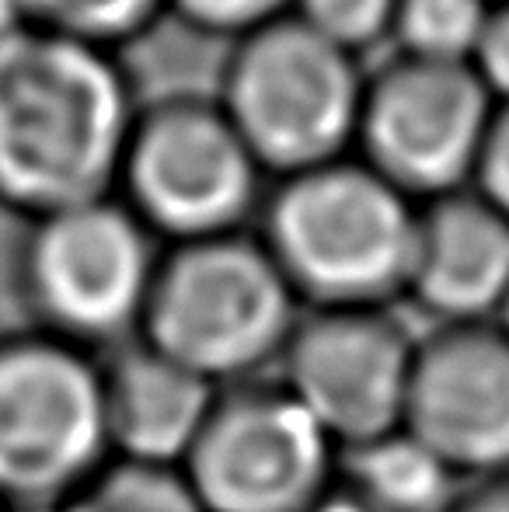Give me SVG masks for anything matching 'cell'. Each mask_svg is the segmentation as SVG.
Here are the masks:
<instances>
[{
  "instance_id": "cell-1",
  "label": "cell",
  "mask_w": 509,
  "mask_h": 512,
  "mask_svg": "<svg viewBox=\"0 0 509 512\" xmlns=\"http://www.w3.org/2000/svg\"><path fill=\"white\" fill-rule=\"evenodd\" d=\"M136 108L112 49L21 25L0 46V203L39 220L116 196Z\"/></svg>"
},
{
  "instance_id": "cell-2",
  "label": "cell",
  "mask_w": 509,
  "mask_h": 512,
  "mask_svg": "<svg viewBox=\"0 0 509 512\" xmlns=\"http://www.w3.org/2000/svg\"><path fill=\"white\" fill-rule=\"evenodd\" d=\"M262 216L258 237L304 310L405 297L419 203L356 154L283 175Z\"/></svg>"
},
{
  "instance_id": "cell-3",
  "label": "cell",
  "mask_w": 509,
  "mask_h": 512,
  "mask_svg": "<svg viewBox=\"0 0 509 512\" xmlns=\"http://www.w3.org/2000/svg\"><path fill=\"white\" fill-rule=\"evenodd\" d=\"M304 304L258 234H217L161 251L140 342L217 387L279 366Z\"/></svg>"
},
{
  "instance_id": "cell-4",
  "label": "cell",
  "mask_w": 509,
  "mask_h": 512,
  "mask_svg": "<svg viewBox=\"0 0 509 512\" xmlns=\"http://www.w3.org/2000/svg\"><path fill=\"white\" fill-rule=\"evenodd\" d=\"M109 457L102 356L42 328L0 335V509L60 512Z\"/></svg>"
},
{
  "instance_id": "cell-5",
  "label": "cell",
  "mask_w": 509,
  "mask_h": 512,
  "mask_svg": "<svg viewBox=\"0 0 509 512\" xmlns=\"http://www.w3.org/2000/svg\"><path fill=\"white\" fill-rule=\"evenodd\" d=\"M360 56L283 14L241 35L217 102L276 178L353 154L363 105Z\"/></svg>"
},
{
  "instance_id": "cell-6",
  "label": "cell",
  "mask_w": 509,
  "mask_h": 512,
  "mask_svg": "<svg viewBox=\"0 0 509 512\" xmlns=\"http://www.w3.org/2000/svg\"><path fill=\"white\" fill-rule=\"evenodd\" d=\"M161 251L154 230L119 196L32 220L21 251L32 328L98 356L140 338Z\"/></svg>"
},
{
  "instance_id": "cell-7",
  "label": "cell",
  "mask_w": 509,
  "mask_h": 512,
  "mask_svg": "<svg viewBox=\"0 0 509 512\" xmlns=\"http://www.w3.org/2000/svg\"><path fill=\"white\" fill-rule=\"evenodd\" d=\"M262 175L224 105L182 95L136 108L116 196L157 241H199L241 230Z\"/></svg>"
},
{
  "instance_id": "cell-8",
  "label": "cell",
  "mask_w": 509,
  "mask_h": 512,
  "mask_svg": "<svg viewBox=\"0 0 509 512\" xmlns=\"http://www.w3.org/2000/svg\"><path fill=\"white\" fill-rule=\"evenodd\" d=\"M342 450L283 380L220 387L182 474L203 512H311L339 485Z\"/></svg>"
},
{
  "instance_id": "cell-9",
  "label": "cell",
  "mask_w": 509,
  "mask_h": 512,
  "mask_svg": "<svg viewBox=\"0 0 509 512\" xmlns=\"http://www.w3.org/2000/svg\"><path fill=\"white\" fill-rule=\"evenodd\" d=\"M496 98L471 63L398 53L363 84L353 154L415 203L471 189Z\"/></svg>"
},
{
  "instance_id": "cell-10",
  "label": "cell",
  "mask_w": 509,
  "mask_h": 512,
  "mask_svg": "<svg viewBox=\"0 0 509 512\" xmlns=\"http://www.w3.org/2000/svg\"><path fill=\"white\" fill-rule=\"evenodd\" d=\"M415 345L391 307L304 310L279 380L339 450H353L401 429Z\"/></svg>"
},
{
  "instance_id": "cell-11",
  "label": "cell",
  "mask_w": 509,
  "mask_h": 512,
  "mask_svg": "<svg viewBox=\"0 0 509 512\" xmlns=\"http://www.w3.org/2000/svg\"><path fill=\"white\" fill-rule=\"evenodd\" d=\"M401 429L464 485L509 474V335L496 321L436 324L419 338Z\"/></svg>"
},
{
  "instance_id": "cell-12",
  "label": "cell",
  "mask_w": 509,
  "mask_h": 512,
  "mask_svg": "<svg viewBox=\"0 0 509 512\" xmlns=\"http://www.w3.org/2000/svg\"><path fill=\"white\" fill-rule=\"evenodd\" d=\"M509 293V216L475 189L419 203L405 300L436 324L496 321Z\"/></svg>"
},
{
  "instance_id": "cell-13",
  "label": "cell",
  "mask_w": 509,
  "mask_h": 512,
  "mask_svg": "<svg viewBox=\"0 0 509 512\" xmlns=\"http://www.w3.org/2000/svg\"><path fill=\"white\" fill-rule=\"evenodd\" d=\"M102 370L112 457L182 467L220 387L140 338L105 352Z\"/></svg>"
},
{
  "instance_id": "cell-14",
  "label": "cell",
  "mask_w": 509,
  "mask_h": 512,
  "mask_svg": "<svg viewBox=\"0 0 509 512\" xmlns=\"http://www.w3.org/2000/svg\"><path fill=\"white\" fill-rule=\"evenodd\" d=\"M339 488L374 512H447L464 481L408 429L342 450Z\"/></svg>"
},
{
  "instance_id": "cell-15",
  "label": "cell",
  "mask_w": 509,
  "mask_h": 512,
  "mask_svg": "<svg viewBox=\"0 0 509 512\" xmlns=\"http://www.w3.org/2000/svg\"><path fill=\"white\" fill-rule=\"evenodd\" d=\"M60 512H203L182 467L109 457Z\"/></svg>"
},
{
  "instance_id": "cell-16",
  "label": "cell",
  "mask_w": 509,
  "mask_h": 512,
  "mask_svg": "<svg viewBox=\"0 0 509 512\" xmlns=\"http://www.w3.org/2000/svg\"><path fill=\"white\" fill-rule=\"evenodd\" d=\"M496 0H398L391 35L405 56L471 63Z\"/></svg>"
},
{
  "instance_id": "cell-17",
  "label": "cell",
  "mask_w": 509,
  "mask_h": 512,
  "mask_svg": "<svg viewBox=\"0 0 509 512\" xmlns=\"http://www.w3.org/2000/svg\"><path fill=\"white\" fill-rule=\"evenodd\" d=\"M32 28L67 35L91 46L116 49L168 7V0H18Z\"/></svg>"
},
{
  "instance_id": "cell-18",
  "label": "cell",
  "mask_w": 509,
  "mask_h": 512,
  "mask_svg": "<svg viewBox=\"0 0 509 512\" xmlns=\"http://www.w3.org/2000/svg\"><path fill=\"white\" fill-rule=\"evenodd\" d=\"M398 0H293V18L325 35L346 53L360 56L377 39L391 35Z\"/></svg>"
},
{
  "instance_id": "cell-19",
  "label": "cell",
  "mask_w": 509,
  "mask_h": 512,
  "mask_svg": "<svg viewBox=\"0 0 509 512\" xmlns=\"http://www.w3.org/2000/svg\"><path fill=\"white\" fill-rule=\"evenodd\" d=\"M168 7L182 14L189 25L241 39V35L290 14L293 0H168Z\"/></svg>"
},
{
  "instance_id": "cell-20",
  "label": "cell",
  "mask_w": 509,
  "mask_h": 512,
  "mask_svg": "<svg viewBox=\"0 0 509 512\" xmlns=\"http://www.w3.org/2000/svg\"><path fill=\"white\" fill-rule=\"evenodd\" d=\"M471 189L509 216V102H496Z\"/></svg>"
},
{
  "instance_id": "cell-21",
  "label": "cell",
  "mask_w": 509,
  "mask_h": 512,
  "mask_svg": "<svg viewBox=\"0 0 509 512\" xmlns=\"http://www.w3.org/2000/svg\"><path fill=\"white\" fill-rule=\"evenodd\" d=\"M471 70L496 102H509V0H496L485 32L471 53Z\"/></svg>"
},
{
  "instance_id": "cell-22",
  "label": "cell",
  "mask_w": 509,
  "mask_h": 512,
  "mask_svg": "<svg viewBox=\"0 0 509 512\" xmlns=\"http://www.w3.org/2000/svg\"><path fill=\"white\" fill-rule=\"evenodd\" d=\"M447 512H509V474L468 481Z\"/></svg>"
},
{
  "instance_id": "cell-23",
  "label": "cell",
  "mask_w": 509,
  "mask_h": 512,
  "mask_svg": "<svg viewBox=\"0 0 509 512\" xmlns=\"http://www.w3.org/2000/svg\"><path fill=\"white\" fill-rule=\"evenodd\" d=\"M311 512H374V509H367L360 499H353V495H349L346 488L335 485L332 495H325V499H321Z\"/></svg>"
},
{
  "instance_id": "cell-24",
  "label": "cell",
  "mask_w": 509,
  "mask_h": 512,
  "mask_svg": "<svg viewBox=\"0 0 509 512\" xmlns=\"http://www.w3.org/2000/svg\"><path fill=\"white\" fill-rule=\"evenodd\" d=\"M21 25H25V18H21L18 0H0V46H4Z\"/></svg>"
},
{
  "instance_id": "cell-25",
  "label": "cell",
  "mask_w": 509,
  "mask_h": 512,
  "mask_svg": "<svg viewBox=\"0 0 509 512\" xmlns=\"http://www.w3.org/2000/svg\"><path fill=\"white\" fill-rule=\"evenodd\" d=\"M496 324L509 335V293H506V300H503V307H499V314H496Z\"/></svg>"
},
{
  "instance_id": "cell-26",
  "label": "cell",
  "mask_w": 509,
  "mask_h": 512,
  "mask_svg": "<svg viewBox=\"0 0 509 512\" xmlns=\"http://www.w3.org/2000/svg\"><path fill=\"white\" fill-rule=\"evenodd\" d=\"M0 512H7V509H0Z\"/></svg>"
}]
</instances>
